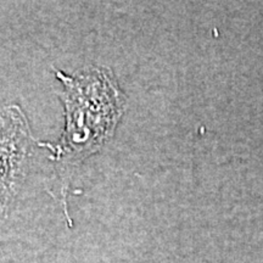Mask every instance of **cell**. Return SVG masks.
Returning <instances> with one entry per match:
<instances>
[{"instance_id":"1","label":"cell","mask_w":263,"mask_h":263,"mask_svg":"<svg viewBox=\"0 0 263 263\" xmlns=\"http://www.w3.org/2000/svg\"><path fill=\"white\" fill-rule=\"evenodd\" d=\"M15 129L10 133L9 127L3 126L2 133V199L3 203L8 201L10 194H15L20 176V167L24 164L26 151L29 145L28 129L18 107L12 106Z\"/></svg>"}]
</instances>
